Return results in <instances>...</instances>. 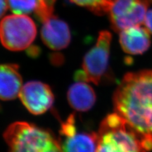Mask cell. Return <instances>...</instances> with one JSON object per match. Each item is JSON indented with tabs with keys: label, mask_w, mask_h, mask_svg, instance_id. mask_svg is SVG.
<instances>
[{
	"label": "cell",
	"mask_w": 152,
	"mask_h": 152,
	"mask_svg": "<svg viewBox=\"0 0 152 152\" xmlns=\"http://www.w3.org/2000/svg\"><path fill=\"white\" fill-rule=\"evenodd\" d=\"M115 113L140 132L152 134V70L126 74L113 96Z\"/></svg>",
	"instance_id": "cell-1"
},
{
	"label": "cell",
	"mask_w": 152,
	"mask_h": 152,
	"mask_svg": "<svg viewBox=\"0 0 152 152\" xmlns=\"http://www.w3.org/2000/svg\"><path fill=\"white\" fill-rule=\"evenodd\" d=\"M96 152H148L152 134H143L117 113L108 115L100 124Z\"/></svg>",
	"instance_id": "cell-2"
},
{
	"label": "cell",
	"mask_w": 152,
	"mask_h": 152,
	"mask_svg": "<svg viewBox=\"0 0 152 152\" xmlns=\"http://www.w3.org/2000/svg\"><path fill=\"white\" fill-rule=\"evenodd\" d=\"M3 137L9 152H42L56 139L51 132L26 122L12 124Z\"/></svg>",
	"instance_id": "cell-3"
},
{
	"label": "cell",
	"mask_w": 152,
	"mask_h": 152,
	"mask_svg": "<svg viewBox=\"0 0 152 152\" xmlns=\"http://www.w3.org/2000/svg\"><path fill=\"white\" fill-rule=\"evenodd\" d=\"M112 37L108 31L99 32L96 43L84 57L82 70L75 72V80L99 84L107 77Z\"/></svg>",
	"instance_id": "cell-4"
},
{
	"label": "cell",
	"mask_w": 152,
	"mask_h": 152,
	"mask_svg": "<svg viewBox=\"0 0 152 152\" xmlns=\"http://www.w3.org/2000/svg\"><path fill=\"white\" fill-rule=\"evenodd\" d=\"M37 34L35 23L23 14L8 15L0 22V41L11 51H22L31 46Z\"/></svg>",
	"instance_id": "cell-5"
},
{
	"label": "cell",
	"mask_w": 152,
	"mask_h": 152,
	"mask_svg": "<svg viewBox=\"0 0 152 152\" xmlns=\"http://www.w3.org/2000/svg\"><path fill=\"white\" fill-rule=\"evenodd\" d=\"M61 152H96L98 133L79 127L75 113L61 122L59 131Z\"/></svg>",
	"instance_id": "cell-6"
},
{
	"label": "cell",
	"mask_w": 152,
	"mask_h": 152,
	"mask_svg": "<svg viewBox=\"0 0 152 152\" xmlns=\"http://www.w3.org/2000/svg\"><path fill=\"white\" fill-rule=\"evenodd\" d=\"M152 0H113L108 12L112 29L117 32L144 22Z\"/></svg>",
	"instance_id": "cell-7"
},
{
	"label": "cell",
	"mask_w": 152,
	"mask_h": 152,
	"mask_svg": "<svg viewBox=\"0 0 152 152\" xmlns=\"http://www.w3.org/2000/svg\"><path fill=\"white\" fill-rule=\"evenodd\" d=\"M19 96L28 112L34 115L44 113L53 105L54 94L48 85L30 81L22 86Z\"/></svg>",
	"instance_id": "cell-8"
},
{
	"label": "cell",
	"mask_w": 152,
	"mask_h": 152,
	"mask_svg": "<svg viewBox=\"0 0 152 152\" xmlns=\"http://www.w3.org/2000/svg\"><path fill=\"white\" fill-rule=\"evenodd\" d=\"M41 28V36L44 44L55 51L66 48L71 41L67 23L54 15L47 18Z\"/></svg>",
	"instance_id": "cell-9"
},
{
	"label": "cell",
	"mask_w": 152,
	"mask_h": 152,
	"mask_svg": "<svg viewBox=\"0 0 152 152\" xmlns=\"http://www.w3.org/2000/svg\"><path fill=\"white\" fill-rule=\"evenodd\" d=\"M119 42L123 51L130 55H141L151 45L150 32L146 27L133 26L120 32Z\"/></svg>",
	"instance_id": "cell-10"
},
{
	"label": "cell",
	"mask_w": 152,
	"mask_h": 152,
	"mask_svg": "<svg viewBox=\"0 0 152 152\" xmlns=\"http://www.w3.org/2000/svg\"><path fill=\"white\" fill-rule=\"evenodd\" d=\"M22 88V76L16 64L0 65V99L12 100L19 96Z\"/></svg>",
	"instance_id": "cell-11"
},
{
	"label": "cell",
	"mask_w": 152,
	"mask_h": 152,
	"mask_svg": "<svg viewBox=\"0 0 152 152\" xmlns=\"http://www.w3.org/2000/svg\"><path fill=\"white\" fill-rule=\"evenodd\" d=\"M96 96L91 86L78 81L69 88L67 99L70 107L77 112H87L96 102Z\"/></svg>",
	"instance_id": "cell-12"
},
{
	"label": "cell",
	"mask_w": 152,
	"mask_h": 152,
	"mask_svg": "<svg viewBox=\"0 0 152 152\" xmlns=\"http://www.w3.org/2000/svg\"><path fill=\"white\" fill-rule=\"evenodd\" d=\"M79 6L83 7L97 15H103L110 10L113 0H70Z\"/></svg>",
	"instance_id": "cell-13"
},
{
	"label": "cell",
	"mask_w": 152,
	"mask_h": 152,
	"mask_svg": "<svg viewBox=\"0 0 152 152\" xmlns=\"http://www.w3.org/2000/svg\"><path fill=\"white\" fill-rule=\"evenodd\" d=\"M11 11L15 14H27L36 10L38 0H7Z\"/></svg>",
	"instance_id": "cell-14"
},
{
	"label": "cell",
	"mask_w": 152,
	"mask_h": 152,
	"mask_svg": "<svg viewBox=\"0 0 152 152\" xmlns=\"http://www.w3.org/2000/svg\"><path fill=\"white\" fill-rule=\"evenodd\" d=\"M42 152H61L60 142L56 138Z\"/></svg>",
	"instance_id": "cell-15"
},
{
	"label": "cell",
	"mask_w": 152,
	"mask_h": 152,
	"mask_svg": "<svg viewBox=\"0 0 152 152\" xmlns=\"http://www.w3.org/2000/svg\"><path fill=\"white\" fill-rule=\"evenodd\" d=\"M143 23L146 29L152 34V10L147 11Z\"/></svg>",
	"instance_id": "cell-16"
},
{
	"label": "cell",
	"mask_w": 152,
	"mask_h": 152,
	"mask_svg": "<svg viewBox=\"0 0 152 152\" xmlns=\"http://www.w3.org/2000/svg\"><path fill=\"white\" fill-rule=\"evenodd\" d=\"M8 4L7 0H0V18L7 12Z\"/></svg>",
	"instance_id": "cell-17"
},
{
	"label": "cell",
	"mask_w": 152,
	"mask_h": 152,
	"mask_svg": "<svg viewBox=\"0 0 152 152\" xmlns=\"http://www.w3.org/2000/svg\"><path fill=\"white\" fill-rule=\"evenodd\" d=\"M51 61L55 65H60L64 61L63 56L60 54H53L51 56Z\"/></svg>",
	"instance_id": "cell-18"
}]
</instances>
